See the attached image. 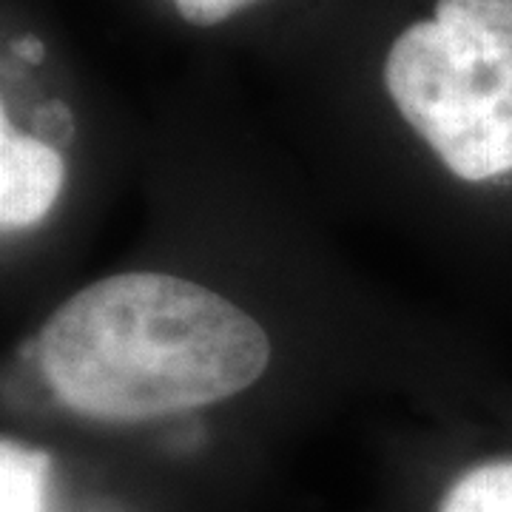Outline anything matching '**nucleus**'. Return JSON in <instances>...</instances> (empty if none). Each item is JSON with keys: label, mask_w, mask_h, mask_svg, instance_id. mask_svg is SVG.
<instances>
[{"label": "nucleus", "mask_w": 512, "mask_h": 512, "mask_svg": "<svg viewBox=\"0 0 512 512\" xmlns=\"http://www.w3.org/2000/svg\"><path fill=\"white\" fill-rule=\"evenodd\" d=\"M37 367L80 416L143 421L231 399L268 370L271 339L222 293L117 274L69 296L37 333Z\"/></svg>", "instance_id": "obj_1"}, {"label": "nucleus", "mask_w": 512, "mask_h": 512, "mask_svg": "<svg viewBox=\"0 0 512 512\" xmlns=\"http://www.w3.org/2000/svg\"><path fill=\"white\" fill-rule=\"evenodd\" d=\"M384 86L456 177L512 171V0H439L390 46Z\"/></svg>", "instance_id": "obj_2"}, {"label": "nucleus", "mask_w": 512, "mask_h": 512, "mask_svg": "<svg viewBox=\"0 0 512 512\" xmlns=\"http://www.w3.org/2000/svg\"><path fill=\"white\" fill-rule=\"evenodd\" d=\"M66 165L55 148L9 126L0 128V225L20 231L40 222L63 191Z\"/></svg>", "instance_id": "obj_3"}, {"label": "nucleus", "mask_w": 512, "mask_h": 512, "mask_svg": "<svg viewBox=\"0 0 512 512\" xmlns=\"http://www.w3.org/2000/svg\"><path fill=\"white\" fill-rule=\"evenodd\" d=\"M49 456L20 441L0 444V512H43Z\"/></svg>", "instance_id": "obj_4"}, {"label": "nucleus", "mask_w": 512, "mask_h": 512, "mask_svg": "<svg viewBox=\"0 0 512 512\" xmlns=\"http://www.w3.org/2000/svg\"><path fill=\"white\" fill-rule=\"evenodd\" d=\"M441 512H512V461L484 464L458 478Z\"/></svg>", "instance_id": "obj_5"}, {"label": "nucleus", "mask_w": 512, "mask_h": 512, "mask_svg": "<svg viewBox=\"0 0 512 512\" xmlns=\"http://www.w3.org/2000/svg\"><path fill=\"white\" fill-rule=\"evenodd\" d=\"M171 3L177 6L180 18L191 26H217L259 0H171Z\"/></svg>", "instance_id": "obj_6"}, {"label": "nucleus", "mask_w": 512, "mask_h": 512, "mask_svg": "<svg viewBox=\"0 0 512 512\" xmlns=\"http://www.w3.org/2000/svg\"><path fill=\"white\" fill-rule=\"evenodd\" d=\"M15 52L23 60H29V63H40L43 60V43L37 37H20L18 43H15Z\"/></svg>", "instance_id": "obj_7"}]
</instances>
